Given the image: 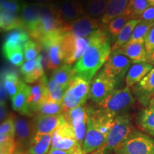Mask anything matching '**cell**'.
<instances>
[{
    "mask_svg": "<svg viewBox=\"0 0 154 154\" xmlns=\"http://www.w3.org/2000/svg\"><path fill=\"white\" fill-rule=\"evenodd\" d=\"M78 145L80 144L77 141L74 128L65 120L54 132L51 149L70 151L74 149Z\"/></svg>",
    "mask_w": 154,
    "mask_h": 154,
    "instance_id": "obj_12",
    "label": "cell"
},
{
    "mask_svg": "<svg viewBox=\"0 0 154 154\" xmlns=\"http://www.w3.org/2000/svg\"><path fill=\"white\" fill-rule=\"evenodd\" d=\"M15 140L17 150L15 153H24L28 151L30 143L34 135L33 120L24 117L15 116Z\"/></svg>",
    "mask_w": 154,
    "mask_h": 154,
    "instance_id": "obj_11",
    "label": "cell"
},
{
    "mask_svg": "<svg viewBox=\"0 0 154 154\" xmlns=\"http://www.w3.org/2000/svg\"><path fill=\"white\" fill-rule=\"evenodd\" d=\"M49 97L48 100L58 103H62L63 96L65 95L68 88L64 87L57 82L51 78L48 83Z\"/></svg>",
    "mask_w": 154,
    "mask_h": 154,
    "instance_id": "obj_35",
    "label": "cell"
},
{
    "mask_svg": "<svg viewBox=\"0 0 154 154\" xmlns=\"http://www.w3.org/2000/svg\"><path fill=\"white\" fill-rule=\"evenodd\" d=\"M14 117L13 115L9 116L8 118L2 123L0 126V134L15 135Z\"/></svg>",
    "mask_w": 154,
    "mask_h": 154,
    "instance_id": "obj_42",
    "label": "cell"
},
{
    "mask_svg": "<svg viewBox=\"0 0 154 154\" xmlns=\"http://www.w3.org/2000/svg\"><path fill=\"white\" fill-rule=\"evenodd\" d=\"M11 1V0H0V5H2V4L7 2Z\"/></svg>",
    "mask_w": 154,
    "mask_h": 154,
    "instance_id": "obj_53",
    "label": "cell"
},
{
    "mask_svg": "<svg viewBox=\"0 0 154 154\" xmlns=\"http://www.w3.org/2000/svg\"><path fill=\"white\" fill-rule=\"evenodd\" d=\"M29 41V34L22 29H16L6 36L2 45V53H6L17 47H23Z\"/></svg>",
    "mask_w": 154,
    "mask_h": 154,
    "instance_id": "obj_26",
    "label": "cell"
},
{
    "mask_svg": "<svg viewBox=\"0 0 154 154\" xmlns=\"http://www.w3.org/2000/svg\"><path fill=\"white\" fill-rule=\"evenodd\" d=\"M61 29L47 34L38 41V44L44 49L43 60L44 68L57 69L63 63L61 43L63 36Z\"/></svg>",
    "mask_w": 154,
    "mask_h": 154,
    "instance_id": "obj_4",
    "label": "cell"
},
{
    "mask_svg": "<svg viewBox=\"0 0 154 154\" xmlns=\"http://www.w3.org/2000/svg\"><path fill=\"white\" fill-rule=\"evenodd\" d=\"M153 98H154V96H153Z\"/></svg>",
    "mask_w": 154,
    "mask_h": 154,
    "instance_id": "obj_57",
    "label": "cell"
},
{
    "mask_svg": "<svg viewBox=\"0 0 154 154\" xmlns=\"http://www.w3.org/2000/svg\"><path fill=\"white\" fill-rule=\"evenodd\" d=\"M21 1H29V0H21Z\"/></svg>",
    "mask_w": 154,
    "mask_h": 154,
    "instance_id": "obj_55",
    "label": "cell"
},
{
    "mask_svg": "<svg viewBox=\"0 0 154 154\" xmlns=\"http://www.w3.org/2000/svg\"><path fill=\"white\" fill-rule=\"evenodd\" d=\"M73 151H74V149L70 150V151H62V150L54 149L51 148V150L48 154H72Z\"/></svg>",
    "mask_w": 154,
    "mask_h": 154,
    "instance_id": "obj_48",
    "label": "cell"
},
{
    "mask_svg": "<svg viewBox=\"0 0 154 154\" xmlns=\"http://www.w3.org/2000/svg\"><path fill=\"white\" fill-rule=\"evenodd\" d=\"M116 52L128 57L132 63H149V56L146 51L145 44L140 42H128L120 49L116 50Z\"/></svg>",
    "mask_w": 154,
    "mask_h": 154,
    "instance_id": "obj_20",
    "label": "cell"
},
{
    "mask_svg": "<svg viewBox=\"0 0 154 154\" xmlns=\"http://www.w3.org/2000/svg\"><path fill=\"white\" fill-rule=\"evenodd\" d=\"M150 63H151L152 65H154V51L152 52L149 56V61Z\"/></svg>",
    "mask_w": 154,
    "mask_h": 154,
    "instance_id": "obj_51",
    "label": "cell"
},
{
    "mask_svg": "<svg viewBox=\"0 0 154 154\" xmlns=\"http://www.w3.org/2000/svg\"><path fill=\"white\" fill-rule=\"evenodd\" d=\"M63 25L59 17V8L54 5H42L39 18L29 35L34 40L38 42L47 34L60 29Z\"/></svg>",
    "mask_w": 154,
    "mask_h": 154,
    "instance_id": "obj_5",
    "label": "cell"
},
{
    "mask_svg": "<svg viewBox=\"0 0 154 154\" xmlns=\"http://www.w3.org/2000/svg\"><path fill=\"white\" fill-rule=\"evenodd\" d=\"M8 97V92L4 86L3 83L1 82V103H7V100Z\"/></svg>",
    "mask_w": 154,
    "mask_h": 154,
    "instance_id": "obj_46",
    "label": "cell"
},
{
    "mask_svg": "<svg viewBox=\"0 0 154 154\" xmlns=\"http://www.w3.org/2000/svg\"><path fill=\"white\" fill-rule=\"evenodd\" d=\"M107 29L101 26L90 37L89 45L74 68L76 75L91 82L96 72L111 57V39Z\"/></svg>",
    "mask_w": 154,
    "mask_h": 154,
    "instance_id": "obj_1",
    "label": "cell"
},
{
    "mask_svg": "<svg viewBox=\"0 0 154 154\" xmlns=\"http://www.w3.org/2000/svg\"><path fill=\"white\" fill-rule=\"evenodd\" d=\"M36 2L42 5H54L55 0H36Z\"/></svg>",
    "mask_w": 154,
    "mask_h": 154,
    "instance_id": "obj_49",
    "label": "cell"
},
{
    "mask_svg": "<svg viewBox=\"0 0 154 154\" xmlns=\"http://www.w3.org/2000/svg\"><path fill=\"white\" fill-rule=\"evenodd\" d=\"M101 27L98 19L84 15L74 22L64 24L61 28L63 32H68L78 37H88Z\"/></svg>",
    "mask_w": 154,
    "mask_h": 154,
    "instance_id": "obj_15",
    "label": "cell"
},
{
    "mask_svg": "<svg viewBox=\"0 0 154 154\" xmlns=\"http://www.w3.org/2000/svg\"><path fill=\"white\" fill-rule=\"evenodd\" d=\"M1 82L4 84L9 96L11 98L18 91L22 81L19 79L16 72L7 71L1 74Z\"/></svg>",
    "mask_w": 154,
    "mask_h": 154,
    "instance_id": "obj_31",
    "label": "cell"
},
{
    "mask_svg": "<svg viewBox=\"0 0 154 154\" xmlns=\"http://www.w3.org/2000/svg\"><path fill=\"white\" fill-rule=\"evenodd\" d=\"M65 120L66 119L63 114L56 116L36 114L33 119L34 135L53 134Z\"/></svg>",
    "mask_w": 154,
    "mask_h": 154,
    "instance_id": "obj_17",
    "label": "cell"
},
{
    "mask_svg": "<svg viewBox=\"0 0 154 154\" xmlns=\"http://www.w3.org/2000/svg\"><path fill=\"white\" fill-rule=\"evenodd\" d=\"M133 131L134 128L129 115L125 113L117 116L104 144L94 153L111 154L112 152H115L116 149L128 138Z\"/></svg>",
    "mask_w": 154,
    "mask_h": 154,
    "instance_id": "obj_3",
    "label": "cell"
},
{
    "mask_svg": "<svg viewBox=\"0 0 154 154\" xmlns=\"http://www.w3.org/2000/svg\"><path fill=\"white\" fill-rule=\"evenodd\" d=\"M4 57L10 62L11 64L17 66H22L24 64V54L23 47H17L7 52L4 53Z\"/></svg>",
    "mask_w": 154,
    "mask_h": 154,
    "instance_id": "obj_40",
    "label": "cell"
},
{
    "mask_svg": "<svg viewBox=\"0 0 154 154\" xmlns=\"http://www.w3.org/2000/svg\"><path fill=\"white\" fill-rule=\"evenodd\" d=\"M16 150L15 135L0 134V154H14Z\"/></svg>",
    "mask_w": 154,
    "mask_h": 154,
    "instance_id": "obj_37",
    "label": "cell"
},
{
    "mask_svg": "<svg viewBox=\"0 0 154 154\" xmlns=\"http://www.w3.org/2000/svg\"><path fill=\"white\" fill-rule=\"evenodd\" d=\"M151 7L147 0H130L125 14L130 19H140L142 14Z\"/></svg>",
    "mask_w": 154,
    "mask_h": 154,
    "instance_id": "obj_32",
    "label": "cell"
},
{
    "mask_svg": "<svg viewBox=\"0 0 154 154\" xmlns=\"http://www.w3.org/2000/svg\"><path fill=\"white\" fill-rule=\"evenodd\" d=\"M109 1V0H87L84 7L85 15L95 19L103 16Z\"/></svg>",
    "mask_w": 154,
    "mask_h": 154,
    "instance_id": "obj_33",
    "label": "cell"
},
{
    "mask_svg": "<svg viewBox=\"0 0 154 154\" xmlns=\"http://www.w3.org/2000/svg\"><path fill=\"white\" fill-rule=\"evenodd\" d=\"M150 4V5L152 6V7H154V0H147Z\"/></svg>",
    "mask_w": 154,
    "mask_h": 154,
    "instance_id": "obj_52",
    "label": "cell"
},
{
    "mask_svg": "<svg viewBox=\"0 0 154 154\" xmlns=\"http://www.w3.org/2000/svg\"><path fill=\"white\" fill-rule=\"evenodd\" d=\"M140 19H130L126 23L124 27L121 29L120 33L117 36L114 43L111 46L112 52L116 51V50L120 49L121 47H123L129 42L135 27L140 22Z\"/></svg>",
    "mask_w": 154,
    "mask_h": 154,
    "instance_id": "obj_30",
    "label": "cell"
},
{
    "mask_svg": "<svg viewBox=\"0 0 154 154\" xmlns=\"http://www.w3.org/2000/svg\"><path fill=\"white\" fill-rule=\"evenodd\" d=\"M117 82L106 76L103 71L99 73L91 82L88 99L96 103H99L115 89Z\"/></svg>",
    "mask_w": 154,
    "mask_h": 154,
    "instance_id": "obj_10",
    "label": "cell"
},
{
    "mask_svg": "<svg viewBox=\"0 0 154 154\" xmlns=\"http://www.w3.org/2000/svg\"><path fill=\"white\" fill-rule=\"evenodd\" d=\"M9 117L7 103H1V122L2 123Z\"/></svg>",
    "mask_w": 154,
    "mask_h": 154,
    "instance_id": "obj_47",
    "label": "cell"
},
{
    "mask_svg": "<svg viewBox=\"0 0 154 154\" xmlns=\"http://www.w3.org/2000/svg\"><path fill=\"white\" fill-rule=\"evenodd\" d=\"M149 105H154V98H152L151 101H150Z\"/></svg>",
    "mask_w": 154,
    "mask_h": 154,
    "instance_id": "obj_54",
    "label": "cell"
},
{
    "mask_svg": "<svg viewBox=\"0 0 154 154\" xmlns=\"http://www.w3.org/2000/svg\"><path fill=\"white\" fill-rule=\"evenodd\" d=\"M154 23L147 22L140 19V22L136 25L134 32H133L132 36L131 37L128 42H140V43H144L146 36L149 32Z\"/></svg>",
    "mask_w": 154,
    "mask_h": 154,
    "instance_id": "obj_34",
    "label": "cell"
},
{
    "mask_svg": "<svg viewBox=\"0 0 154 154\" xmlns=\"http://www.w3.org/2000/svg\"><path fill=\"white\" fill-rule=\"evenodd\" d=\"M22 3L21 2V0H11L0 5V11H7L12 14H19L22 9Z\"/></svg>",
    "mask_w": 154,
    "mask_h": 154,
    "instance_id": "obj_41",
    "label": "cell"
},
{
    "mask_svg": "<svg viewBox=\"0 0 154 154\" xmlns=\"http://www.w3.org/2000/svg\"><path fill=\"white\" fill-rule=\"evenodd\" d=\"M16 154H24V153H16Z\"/></svg>",
    "mask_w": 154,
    "mask_h": 154,
    "instance_id": "obj_56",
    "label": "cell"
},
{
    "mask_svg": "<svg viewBox=\"0 0 154 154\" xmlns=\"http://www.w3.org/2000/svg\"><path fill=\"white\" fill-rule=\"evenodd\" d=\"M129 20L130 18L126 14L113 19L112 21L109 23V25L107 26L108 32L113 36H117L120 33L121 29L124 27L125 25Z\"/></svg>",
    "mask_w": 154,
    "mask_h": 154,
    "instance_id": "obj_38",
    "label": "cell"
},
{
    "mask_svg": "<svg viewBox=\"0 0 154 154\" xmlns=\"http://www.w3.org/2000/svg\"><path fill=\"white\" fill-rule=\"evenodd\" d=\"M140 19L147 22L154 23V7H150L144 11Z\"/></svg>",
    "mask_w": 154,
    "mask_h": 154,
    "instance_id": "obj_45",
    "label": "cell"
},
{
    "mask_svg": "<svg viewBox=\"0 0 154 154\" xmlns=\"http://www.w3.org/2000/svg\"><path fill=\"white\" fill-rule=\"evenodd\" d=\"M91 82L76 76L73 79L66 90L62 101L63 114L75 108L84 105L88 99Z\"/></svg>",
    "mask_w": 154,
    "mask_h": 154,
    "instance_id": "obj_7",
    "label": "cell"
},
{
    "mask_svg": "<svg viewBox=\"0 0 154 154\" xmlns=\"http://www.w3.org/2000/svg\"><path fill=\"white\" fill-rule=\"evenodd\" d=\"M88 106L85 104L72 109L64 113L66 120L74 128L79 144L82 146L85 138L88 123Z\"/></svg>",
    "mask_w": 154,
    "mask_h": 154,
    "instance_id": "obj_14",
    "label": "cell"
},
{
    "mask_svg": "<svg viewBox=\"0 0 154 154\" xmlns=\"http://www.w3.org/2000/svg\"><path fill=\"white\" fill-rule=\"evenodd\" d=\"M72 154H84L82 149V146L81 145L77 146L74 149V151H73Z\"/></svg>",
    "mask_w": 154,
    "mask_h": 154,
    "instance_id": "obj_50",
    "label": "cell"
},
{
    "mask_svg": "<svg viewBox=\"0 0 154 154\" xmlns=\"http://www.w3.org/2000/svg\"><path fill=\"white\" fill-rule=\"evenodd\" d=\"M137 121L142 130L154 137V105H149L140 111Z\"/></svg>",
    "mask_w": 154,
    "mask_h": 154,
    "instance_id": "obj_27",
    "label": "cell"
},
{
    "mask_svg": "<svg viewBox=\"0 0 154 154\" xmlns=\"http://www.w3.org/2000/svg\"><path fill=\"white\" fill-rule=\"evenodd\" d=\"M91 154H94V153H91Z\"/></svg>",
    "mask_w": 154,
    "mask_h": 154,
    "instance_id": "obj_58",
    "label": "cell"
},
{
    "mask_svg": "<svg viewBox=\"0 0 154 154\" xmlns=\"http://www.w3.org/2000/svg\"><path fill=\"white\" fill-rule=\"evenodd\" d=\"M90 37H78L74 34L63 32L61 47L63 64H72L79 61L89 45Z\"/></svg>",
    "mask_w": 154,
    "mask_h": 154,
    "instance_id": "obj_9",
    "label": "cell"
},
{
    "mask_svg": "<svg viewBox=\"0 0 154 154\" xmlns=\"http://www.w3.org/2000/svg\"><path fill=\"white\" fill-rule=\"evenodd\" d=\"M36 114L56 116L63 114L62 103L54 102L47 100L44 103L40 106L38 109Z\"/></svg>",
    "mask_w": 154,
    "mask_h": 154,
    "instance_id": "obj_36",
    "label": "cell"
},
{
    "mask_svg": "<svg viewBox=\"0 0 154 154\" xmlns=\"http://www.w3.org/2000/svg\"><path fill=\"white\" fill-rule=\"evenodd\" d=\"M87 130L82 144L84 154H91L103 145L115 118L104 111L88 106Z\"/></svg>",
    "mask_w": 154,
    "mask_h": 154,
    "instance_id": "obj_2",
    "label": "cell"
},
{
    "mask_svg": "<svg viewBox=\"0 0 154 154\" xmlns=\"http://www.w3.org/2000/svg\"><path fill=\"white\" fill-rule=\"evenodd\" d=\"M53 134L34 135L29 147L28 153L48 154L51 148Z\"/></svg>",
    "mask_w": 154,
    "mask_h": 154,
    "instance_id": "obj_25",
    "label": "cell"
},
{
    "mask_svg": "<svg viewBox=\"0 0 154 154\" xmlns=\"http://www.w3.org/2000/svg\"><path fill=\"white\" fill-rule=\"evenodd\" d=\"M0 27L2 32L25 28L20 16L18 14L1 11L0 12Z\"/></svg>",
    "mask_w": 154,
    "mask_h": 154,
    "instance_id": "obj_28",
    "label": "cell"
},
{
    "mask_svg": "<svg viewBox=\"0 0 154 154\" xmlns=\"http://www.w3.org/2000/svg\"><path fill=\"white\" fill-rule=\"evenodd\" d=\"M135 99L128 87L114 89L101 103H98L99 109L113 116L125 114L134 104Z\"/></svg>",
    "mask_w": 154,
    "mask_h": 154,
    "instance_id": "obj_6",
    "label": "cell"
},
{
    "mask_svg": "<svg viewBox=\"0 0 154 154\" xmlns=\"http://www.w3.org/2000/svg\"><path fill=\"white\" fill-rule=\"evenodd\" d=\"M42 49V46L37 42L32 40L26 42L23 46L25 61L34 60L39 55Z\"/></svg>",
    "mask_w": 154,
    "mask_h": 154,
    "instance_id": "obj_39",
    "label": "cell"
},
{
    "mask_svg": "<svg viewBox=\"0 0 154 154\" xmlns=\"http://www.w3.org/2000/svg\"><path fill=\"white\" fill-rule=\"evenodd\" d=\"M31 86H28L22 81L17 94L11 98L12 109L15 111L25 116H32L28 106V99L29 96Z\"/></svg>",
    "mask_w": 154,
    "mask_h": 154,
    "instance_id": "obj_21",
    "label": "cell"
},
{
    "mask_svg": "<svg viewBox=\"0 0 154 154\" xmlns=\"http://www.w3.org/2000/svg\"><path fill=\"white\" fill-rule=\"evenodd\" d=\"M49 81L46 76L38 80L36 84L31 86L30 94L28 99V106L32 115L36 114L38 109L49 97L48 89Z\"/></svg>",
    "mask_w": 154,
    "mask_h": 154,
    "instance_id": "obj_16",
    "label": "cell"
},
{
    "mask_svg": "<svg viewBox=\"0 0 154 154\" xmlns=\"http://www.w3.org/2000/svg\"><path fill=\"white\" fill-rule=\"evenodd\" d=\"M131 63L132 61L126 56L113 51L102 71L106 76L119 82L126 76Z\"/></svg>",
    "mask_w": 154,
    "mask_h": 154,
    "instance_id": "obj_13",
    "label": "cell"
},
{
    "mask_svg": "<svg viewBox=\"0 0 154 154\" xmlns=\"http://www.w3.org/2000/svg\"><path fill=\"white\" fill-rule=\"evenodd\" d=\"M36 66V59L32 61H29L25 62L24 64L21 66L20 72L23 76H26L32 72Z\"/></svg>",
    "mask_w": 154,
    "mask_h": 154,
    "instance_id": "obj_44",
    "label": "cell"
},
{
    "mask_svg": "<svg viewBox=\"0 0 154 154\" xmlns=\"http://www.w3.org/2000/svg\"><path fill=\"white\" fill-rule=\"evenodd\" d=\"M130 0H109L105 13L101 17V22L109 24L113 19L125 14Z\"/></svg>",
    "mask_w": 154,
    "mask_h": 154,
    "instance_id": "obj_24",
    "label": "cell"
},
{
    "mask_svg": "<svg viewBox=\"0 0 154 154\" xmlns=\"http://www.w3.org/2000/svg\"><path fill=\"white\" fill-rule=\"evenodd\" d=\"M144 44H145L147 54L150 56L154 51V24L146 36Z\"/></svg>",
    "mask_w": 154,
    "mask_h": 154,
    "instance_id": "obj_43",
    "label": "cell"
},
{
    "mask_svg": "<svg viewBox=\"0 0 154 154\" xmlns=\"http://www.w3.org/2000/svg\"><path fill=\"white\" fill-rule=\"evenodd\" d=\"M132 91L142 105L149 106L152 96H154V67L143 79L134 86Z\"/></svg>",
    "mask_w": 154,
    "mask_h": 154,
    "instance_id": "obj_18",
    "label": "cell"
},
{
    "mask_svg": "<svg viewBox=\"0 0 154 154\" xmlns=\"http://www.w3.org/2000/svg\"><path fill=\"white\" fill-rule=\"evenodd\" d=\"M153 68V65L148 62L134 63L125 77L126 87L130 88L137 84Z\"/></svg>",
    "mask_w": 154,
    "mask_h": 154,
    "instance_id": "obj_23",
    "label": "cell"
},
{
    "mask_svg": "<svg viewBox=\"0 0 154 154\" xmlns=\"http://www.w3.org/2000/svg\"><path fill=\"white\" fill-rule=\"evenodd\" d=\"M116 154H154V138L134 130L116 149Z\"/></svg>",
    "mask_w": 154,
    "mask_h": 154,
    "instance_id": "obj_8",
    "label": "cell"
},
{
    "mask_svg": "<svg viewBox=\"0 0 154 154\" xmlns=\"http://www.w3.org/2000/svg\"><path fill=\"white\" fill-rule=\"evenodd\" d=\"M42 5L37 2H23L20 16L29 34L34 29L41 12Z\"/></svg>",
    "mask_w": 154,
    "mask_h": 154,
    "instance_id": "obj_22",
    "label": "cell"
},
{
    "mask_svg": "<svg viewBox=\"0 0 154 154\" xmlns=\"http://www.w3.org/2000/svg\"><path fill=\"white\" fill-rule=\"evenodd\" d=\"M59 17L63 24L84 16L85 9L81 0H63L59 7Z\"/></svg>",
    "mask_w": 154,
    "mask_h": 154,
    "instance_id": "obj_19",
    "label": "cell"
},
{
    "mask_svg": "<svg viewBox=\"0 0 154 154\" xmlns=\"http://www.w3.org/2000/svg\"><path fill=\"white\" fill-rule=\"evenodd\" d=\"M76 76V73L72 65L63 64L54 71L51 78L64 87L69 88V84Z\"/></svg>",
    "mask_w": 154,
    "mask_h": 154,
    "instance_id": "obj_29",
    "label": "cell"
}]
</instances>
